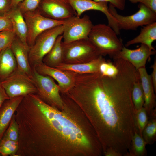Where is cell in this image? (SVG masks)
Segmentation results:
<instances>
[{
	"mask_svg": "<svg viewBox=\"0 0 156 156\" xmlns=\"http://www.w3.org/2000/svg\"><path fill=\"white\" fill-rule=\"evenodd\" d=\"M118 72L109 77L99 72L75 73L65 94L83 112L94 128L103 154L112 148L125 156L134 130L131 92L139 73L128 62L116 60Z\"/></svg>",
	"mask_w": 156,
	"mask_h": 156,
	"instance_id": "obj_1",
	"label": "cell"
},
{
	"mask_svg": "<svg viewBox=\"0 0 156 156\" xmlns=\"http://www.w3.org/2000/svg\"><path fill=\"white\" fill-rule=\"evenodd\" d=\"M61 109L38 94H30L27 119L36 123L38 154L44 156H101V145L91 124L80 108L64 94Z\"/></svg>",
	"mask_w": 156,
	"mask_h": 156,
	"instance_id": "obj_2",
	"label": "cell"
},
{
	"mask_svg": "<svg viewBox=\"0 0 156 156\" xmlns=\"http://www.w3.org/2000/svg\"><path fill=\"white\" fill-rule=\"evenodd\" d=\"M117 35L108 25L99 24L93 25L88 39L101 55L114 59L124 47Z\"/></svg>",
	"mask_w": 156,
	"mask_h": 156,
	"instance_id": "obj_3",
	"label": "cell"
},
{
	"mask_svg": "<svg viewBox=\"0 0 156 156\" xmlns=\"http://www.w3.org/2000/svg\"><path fill=\"white\" fill-rule=\"evenodd\" d=\"M62 45L63 63L75 64L88 62L101 55L88 38L68 43H64L62 41Z\"/></svg>",
	"mask_w": 156,
	"mask_h": 156,
	"instance_id": "obj_4",
	"label": "cell"
},
{
	"mask_svg": "<svg viewBox=\"0 0 156 156\" xmlns=\"http://www.w3.org/2000/svg\"><path fill=\"white\" fill-rule=\"evenodd\" d=\"M138 7L139 9L135 14L125 16L118 14L115 8L109 4V12L115 19L120 31L121 29L135 30L140 26L156 22V13L142 3H140Z\"/></svg>",
	"mask_w": 156,
	"mask_h": 156,
	"instance_id": "obj_5",
	"label": "cell"
},
{
	"mask_svg": "<svg viewBox=\"0 0 156 156\" xmlns=\"http://www.w3.org/2000/svg\"><path fill=\"white\" fill-rule=\"evenodd\" d=\"M31 78L37 89L38 95L49 105L60 109L64 107V103L60 88L51 77L38 73L32 68Z\"/></svg>",
	"mask_w": 156,
	"mask_h": 156,
	"instance_id": "obj_6",
	"label": "cell"
},
{
	"mask_svg": "<svg viewBox=\"0 0 156 156\" xmlns=\"http://www.w3.org/2000/svg\"><path fill=\"white\" fill-rule=\"evenodd\" d=\"M64 28L63 25H60L43 32L37 37L29 52V62L32 68L42 62L43 58L58 37L62 34Z\"/></svg>",
	"mask_w": 156,
	"mask_h": 156,
	"instance_id": "obj_7",
	"label": "cell"
},
{
	"mask_svg": "<svg viewBox=\"0 0 156 156\" xmlns=\"http://www.w3.org/2000/svg\"><path fill=\"white\" fill-rule=\"evenodd\" d=\"M27 28V43L31 47L37 37L43 32L63 25L66 20H57L46 17L36 10L23 13Z\"/></svg>",
	"mask_w": 156,
	"mask_h": 156,
	"instance_id": "obj_8",
	"label": "cell"
},
{
	"mask_svg": "<svg viewBox=\"0 0 156 156\" xmlns=\"http://www.w3.org/2000/svg\"><path fill=\"white\" fill-rule=\"evenodd\" d=\"M1 83L10 99L37 92L32 78L17 70Z\"/></svg>",
	"mask_w": 156,
	"mask_h": 156,
	"instance_id": "obj_9",
	"label": "cell"
},
{
	"mask_svg": "<svg viewBox=\"0 0 156 156\" xmlns=\"http://www.w3.org/2000/svg\"><path fill=\"white\" fill-rule=\"evenodd\" d=\"M63 25L62 41L68 43L88 39L94 25L90 17L85 15L82 18L76 16L67 19Z\"/></svg>",
	"mask_w": 156,
	"mask_h": 156,
	"instance_id": "obj_10",
	"label": "cell"
},
{
	"mask_svg": "<svg viewBox=\"0 0 156 156\" xmlns=\"http://www.w3.org/2000/svg\"><path fill=\"white\" fill-rule=\"evenodd\" d=\"M38 10L43 16L57 20L64 21L77 16L68 0H41Z\"/></svg>",
	"mask_w": 156,
	"mask_h": 156,
	"instance_id": "obj_11",
	"label": "cell"
},
{
	"mask_svg": "<svg viewBox=\"0 0 156 156\" xmlns=\"http://www.w3.org/2000/svg\"><path fill=\"white\" fill-rule=\"evenodd\" d=\"M75 10L77 16H80L84 12L94 10L104 13L107 19L108 25L115 32L118 31L116 23L109 11L108 2H96L93 0H68Z\"/></svg>",
	"mask_w": 156,
	"mask_h": 156,
	"instance_id": "obj_12",
	"label": "cell"
},
{
	"mask_svg": "<svg viewBox=\"0 0 156 156\" xmlns=\"http://www.w3.org/2000/svg\"><path fill=\"white\" fill-rule=\"evenodd\" d=\"M155 53V50H151L146 45L141 44L140 47L135 49H129L124 47L113 59L120 58L126 60L138 70L146 67L148 59Z\"/></svg>",
	"mask_w": 156,
	"mask_h": 156,
	"instance_id": "obj_13",
	"label": "cell"
},
{
	"mask_svg": "<svg viewBox=\"0 0 156 156\" xmlns=\"http://www.w3.org/2000/svg\"><path fill=\"white\" fill-rule=\"evenodd\" d=\"M33 68H34L38 73L49 76L56 80L60 88V93L66 92L73 83V77L70 72L49 66L43 62Z\"/></svg>",
	"mask_w": 156,
	"mask_h": 156,
	"instance_id": "obj_14",
	"label": "cell"
},
{
	"mask_svg": "<svg viewBox=\"0 0 156 156\" xmlns=\"http://www.w3.org/2000/svg\"><path fill=\"white\" fill-rule=\"evenodd\" d=\"M30 47L23 43L16 36L10 48L16 60L17 71L31 78L32 68L29 60V52Z\"/></svg>",
	"mask_w": 156,
	"mask_h": 156,
	"instance_id": "obj_15",
	"label": "cell"
},
{
	"mask_svg": "<svg viewBox=\"0 0 156 156\" xmlns=\"http://www.w3.org/2000/svg\"><path fill=\"white\" fill-rule=\"evenodd\" d=\"M138 70L144 96V102L143 107L149 116L155 108V91L151 75L147 73L146 67L141 68Z\"/></svg>",
	"mask_w": 156,
	"mask_h": 156,
	"instance_id": "obj_16",
	"label": "cell"
},
{
	"mask_svg": "<svg viewBox=\"0 0 156 156\" xmlns=\"http://www.w3.org/2000/svg\"><path fill=\"white\" fill-rule=\"evenodd\" d=\"M23 96H18L6 100L0 109V141L7 129L16 109L21 102Z\"/></svg>",
	"mask_w": 156,
	"mask_h": 156,
	"instance_id": "obj_17",
	"label": "cell"
},
{
	"mask_svg": "<svg viewBox=\"0 0 156 156\" xmlns=\"http://www.w3.org/2000/svg\"><path fill=\"white\" fill-rule=\"evenodd\" d=\"M105 60L103 56L100 55L88 62L75 64L62 63L55 68L62 70L77 73H95L99 72V68L101 64Z\"/></svg>",
	"mask_w": 156,
	"mask_h": 156,
	"instance_id": "obj_18",
	"label": "cell"
},
{
	"mask_svg": "<svg viewBox=\"0 0 156 156\" xmlns=\"http://www.w3.org/2000/svg\"><path fill=\"white\" fill-rule=\"evenodd\" d=\"M16 60L10 47L0 52V83L8 78L17 70Z\"/></svg>",
	"mask_w": 156,
	"mask_h": 156,
	"instance_id": "obj_19",
	"label": "cell"
},
{
	"mask_svg": "<svg viewBox=\"0 0 156 156\" xmlns=\"http://www.w3.org/2000/svg\"><path fill=\"white\" fill-rule=\"evenodd\" d=\"M5 16H8L10 19L13 29L16 37L23 43L28 45L27 43V26L23 14L20 10L17 7L12 9Z\"/></svg>",
	"mask_w": 156,
	"mask_h": 156,
	"instance_id": "obj_20",
	"label": "cell"
},
{
	"mask_svg": "<svg viewBox=\"0 0 156 156\" xmlns=\"http://www.w3.org/2000/svg\"><path fill=\"white\" fill-rule=\"evenodd\" d=\"M156 40V22L144 26L140 34L133 39L127 42L125 46L129 47L138 43L145 44L151 50H155L152 45Z\"/></svg>",
	"mask_w": 156,
	"mask_h": 156,
	"instance_id": "obj_21",
	"label": "cell"
},
{
	"mask_svg": "<svg viewBox=\"0 0 156 156\" xmlns=\"http://www.w3.org/2000/svg\"><path fill=\"white\" fill-rule=\"evenodd\" d=\"M62 35L59 36L53 47L43 58L42 62L46 65L55 67L62 62L63 50Z\"/></svg>",
	"mask_w": 156,
	"mask_h": 156,
	"instance_id": "obj_22",
	"label": "cell"
},
{
	"mask_svg": "<svg viewBox=\"0 0 156 156\" xmlns=\"http://www.w3.org/2000/svg\"><path fill=\"white\" fill-rule=\"evenodd\" d=\"M146 143L134 128L128 153L126 156H144L147 155Z\"/></svg>",
	"mask_w": 156,
	"mask_h": 156,
	"instance_id": "obj_23",
	"label": "cell"
},
{
	"mask_svg": "<svg viewBox=\"0 0 156 156\" xmlns=\"http://www.w3.org/2000/svg\"><path fill=\"white\" fill-rule=\"evenodd\" d=\"M150 118L144 128L142 137L147 144H153L156 140V111L154 109L149 115Z\"/></svg>",
	"mask_w": 156,
	"mask_h": 156,
	"instance_id": "obj_24",
	"label": "cell"
},
{
	"mask_svg": "<svg viewBox=\"0 0 156 156\" xmlns=\"http://www.w3.org/2000/svg\"><path fill=\"white\" fill-rule=\"evenodd\" d=\"M131 97L135 110L143 107L144 102V92L140 79L133 84Z\"/></svg>",
	"mask_w": 156,
	"mask_h": 156,
	"instance_id": "obj_25",
	"label": "cell"
},
{
	"mask_svg": "<svg viewBox=\"0 0 156 156\" xmlns=\"http://www.w3.org/2000/svg\"><path fill=\"white\" fill-rule=\"evenodd\" d=\"M148 120V115L143 107L139 109L135 110L134 115L135 128L142 136L143 129Z\"/></svg>",
	"mask_w": 156,
	"mask_h": 156,
	"instance_id": "obj_26",
	"label": "cell"
},
{
	"mask_svg": "<svg viewBox=\"0 0 156 156\" xmlns=\"http://www.w3.org/2000/svg\"><path fill=\"white\" fill-rule=\"evenodd\" d=\"M19 148L18 142L4 138L0 141V154L2 156L15 155Z\"/></svg>",
	"mask_w": 156,
	"mask_h": 156,
	"instance_id": "obj_27",
	"label": "cell"
},
{
	"mask_svg": "<svg viewBox=\"0 0 156 156\" xmlns=\"http://www.w3.org/2000/svg\"><path fill=\"white\" fill-rule=\"evenodd\" d=\"M7 129L2 138L19 142V127L14 114Z\"/></svg>",
	"mask_w": 156,
	"mask_h": 156,
	"instance_id": "obj_28",
	"label": "cell"
},
{
	"mask_svg": "<svg viewBox=\"0 0 156 156\" xmlns=\"http://www.w3.org/2000/svg\"><path fill=\"white\" fill-rule=\"evenodd\" d=\"M16 37V34L13 29L0 32V49L2 50L10 47Z\"/></svg>",
	"mask_w": 156,
	"mask_h": 156,
	"instance_id": "obj_29",
	"label": "cell"
},
{
	"mask_svg": "<svg viewBox=\"0 0 156 156\" xmlns=\"http://www.w3.org/2000/svg\"><path fill=\"white\" fill-rule=\"evenodd\" d=\"M118 72V68L115 64L106 60L101 64L99 66V73L104 76L114 77L117 74Z\"/></svg>",
	"mask_w": 156,
	"mask_h": 156,
	"instance_id": "obj_30",
	"label": "cell"
},
{
	"mask_svg": "<svg viewBox=\"0 0 156 156\" xmlns=\"http://www.w3.org/2000/svg\"><path fill=\"white\" fill-rule=\"evenodd\" d=\"M41 0H23L17 7L22 13L35 11L38 8Z\"/></svg>",
	"mask_w": 156,
	"mask_h": 156,
	"instance_id": "obj_31",
	"label": "cell"
},
{
	"mask_svg": "<svg viewBox=\"0 0 156 156\" xmlns=\"http://www.w3.org/2000/svg\"><path fill=\"white\" fill-rule=\"evenodd\" d=\"M12 29V25L10 18L6 16H0V32Z\"/></svg>",
	"mask_w": 156,
	"mask_h": 156,
	"instance_id": "obj_32",
	"label": "cell"
},
{
	"mask_svg": "<svg viewBox=\"0 0 156 156\" xmlns=\"http://www.w3.org/2000/svg\"><path fill=\"white\" fill-rule=\"evenodd\" d=\"M11 0H0V16H5L12 9Z\"/></svg>",
	"mask_w": 156,
	"mask_h": 156,
	"instance_id": "obj_33",
	"label": "cell"
},
{
	"mask_svg": "<svg viewBox=\"0 0 156 156\" xmlns=\"http://www.w3.org/2000/svg\"><path fill=\"white\" fill-rule=\"evenodd\" d=\"M96 2H109L115 8L119 10H123L125 7L126 0H93Z\"/></svg>",
	"mask_w": 156,
	"mask_h": 156,
	"instance_id": "obj_34",
	"label": "cell"
},
{
	"mask_svg": "<svg viewBox=\"0 0 156 156\" xmlns=\"http://www.w3.org/2000/svg\"><path fill=\"white\" fill-rule=\"evenodd\" d=\"M133 3H142L156 13V0H128Z\"/></svg>",
	"mask_w": 156,
	"mask_h": 156,
	"instance_id": "obj_35",
	"label": "cell"
},
{
	"mask_svg": "<svg viewBox=\"0 0 156 156\" xmlns=\"http://www.w3.org/2000/svg\"><path fill=\"white\" fill-rule=\"evenodd\" d=\"M10 99L0 83V109L4 102L7 100Z\"/></svg>",
	"mask_w": 156,
	"mask_h": 156,
	"instance_id": "obj_36",
	"label": "cell"
},
{
	"mask_svg": "<svg viewBox=\"0 0 156 156\" xmlns=\"http://www.w3.org/2000/svg\"><path fill=\"white\" fill-rule=\"evenodd\" d=\"M153 70L151 75L152 81L153 85L155 92H156V59L155 60L154 63L151 67Z\"/></svg>",
	"mask_w": 156,
	"mask_h": 156,
	"instance_id": "obj_37",
	"label": "cell"
},
{
	"mask_svg": "<svg viewBox=\"0 0 156 156\" xmlns=\"http://www.w3.org/2000/svg\"><path fill=\"white\" fill-rule=\"evenodd\" d=\"M105 156H122V154L116 151L112 148H109L107 149L104 153Z\"/></svg>",
	"mask_w": 156,
	"mask_h": 156,
	"instance_id": "obj_38",
	"label": "cell"
},
{
	"mask_svg": "<svg viewBox=\"0 0 156 156\" xmlns=\"http://www.w3.org/2000/svg\"><path fill=\"white\" fill-rule=\"evenodd\" d=\"M11 8L12 9L17 7L18 4L21 2L23 0H11Z\"/></svg>",
	"mask_w": 156,
	"mask_h": 156,
	"instance_id": "obj_39",
	"label": "cell"
},
{
	"mask_svg": "<svg viewBox=\"0 0 156 156\" xmlns=\"http://www.w3.org/2000/svg\"><path fill=\"white\" fill-rule=\"evenodd\" d=\"M1 49H0V52H1Z\"/></svg>",
	"mask_w": 156,
	"mask_h": 156,
	"instance_id": "obj_40",
	"label": "cell"
}]
</instances>
